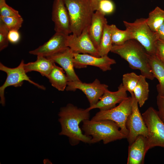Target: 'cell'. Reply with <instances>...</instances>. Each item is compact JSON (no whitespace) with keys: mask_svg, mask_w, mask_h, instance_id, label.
Wrapping results in <instances>:
<instances>
[{"mask_svg":"<svg viewBox=\"0 0 164 164\" xmlns=\"http://www.w3.org/2000/svg\"><path fill=\"white\" fill-rule=\"evenodd\" d=\"M89 111L71 104L60 108L58 115L61 130L59 134L68 137L71 145H76L80 142L92 144L91 137L83 134L79 127L81 122L89 119Z\"/></svg>","mask_w":164,"mask_h":164,"instance_id":"obj_1","label":"cell"},{"mask_svg":"<svg viewBox=\"0 0 164 164\" xmlns=\"http://www.w3.org/2000/svg\"><path fill=\"white\" fill-rule=\"evenodd\" d=\"M111 52L126 61L132 69L139 70L146 78L152 80L155 78L149 63V54L137 40L130 39L122 45H113Z\"/></svg>","mask_w":164,"mask_h":164,"instance_id":"obj_2","label":"cell"},{"mask_svg":"<svg viewBox=\"0 0 164 164\" xmlns=\"http://www.w3.org/2000/svg\"><path fill=\"white\" fill-rule=\"evenodd\" d=\"M82 130L84 134L91 138L92 144L102 140L104 144L127 138L118 125L109 120L83 121Z\"/></svg>","mask_w":164,"mask_h":164,"instance_id":"obj_3","label":"cell"},{"mask_svg":"<svg viewBox=\"0 0 164 164\" xmlns=\"http://www.w3.org/2000/svg\"><path fill=\"white\" fill-rule=\"evenodd\" d=\"M70 19L72 34L79 36L89 29L95 12L90 0H63Z\"/></svg>","mask_w":164,"mask_h":164,"instance_id":"obj_4","label":"cell"},{"mask_svg":"<svg viewBox=\"0 0 164 164\" xmlns=\"http://www.w3.org/2000/svg\"><path fill=\"white\" fill-rule=\"evenodd\" d=\"M123 22L126 29L131 34L132 39L139 43L149 55H155L158 39L156 32L152 31L148 25L146 19H138L133 22L125 21Z\"/></svg>","mask_w":164,"mask_h":164,"instance_id":"obj_5","label":"cell"},{"mask_svg":"<svg viewBox=\"0 0 164 164\" xmlns=\"http://www.w3.org/2000/svg\"><path fill=\"white\" fill-rule=\"evenodd\" d=\"M142 115L148 131L146 152L156 146L164 148V123L159 118L157 111L151 107Z\"/></svg>","mask_w":164,"mask_h":164,"instance_id":"obj_6","label":"cell"},{"mask_svg":"<svg viewBox=\"0 0 164 164\" xmlns=\"http://www.w3.org/2000/svg\"><path fill=\"white\" fill-rule=\"evenodd\" d=\"M132 111V98L131 96L128 97L118 106L112 108L100 110L91 120L93 121L109 120L114 121L118 125L121 131L127 137L128 132L126 127V122Z\"/></svg>","mask_w":164,"mask_h":164,"instance_id":"obj_7","label":"cell"},{"mask_svg":"<svg viewBox=\"0 0 164 164\" xmlns=\"http://www.w3.org/2000/svg\"><path fill=\"white\" fill-rule=\"evenodd\" d=\"M24 61L22 60L18 66L12 68L5 66L1 63H0V70L5 72L7 74L5 81L0 87V102L2 106H4L5 104V90L8 87H19L22 85L24 81H26L41 89L45 90L44 86L31 80L27 75L24 69Z\"/></svg>","mask_w":164,"mask_h":164,"instance_id":"obj_8","label":"cell"},{"mask_svg":"<svg viewBox=\"0 0 164 164\" xmlns=\"http://www.w3.org/2000/svg\"><path fill=\"white\" fill-rule=\"evenodd\" d=\"M131 94L132 98V111L126 122V127L128 132L126 138L129 145L139 135L146 137L148 133L147 128L138 109V101L133 93Z\"/></svg>","mask_w":164,"mask_h":164,"instance_id":"obj_9","label":"cell"},{"mask_svg":"<svg viewBox=\"0 0 164 164\" xmlns=\"http://www.w3.org/2000/svg\"><path fill=\"white\" fill-rule=\"evenodd\" d=\"M108 86L101 84L97 79L92 83H86L80 81L68 82L66 89L74 91L77 89L82 91L86 95L90 104V107L95 104L103 95Z\"/></svg>","mask_w":164,"mask_h":164,"instance_id":"obj_10","label":"cell"},{"mask_svg":"<svg viewBox=\"0 0 164 164\" xmlns=\"http://www.w3.org/2000/svg\"><path fill=\"white\" fill-rule=\"evenodd\" d=\"M88 29H85L79 36L73 34L68 35L67 46L73 53L88 54L101 57L89 36Z\"/></svg>","mask_w":164,"mask_h":164,"instance_id":"obj_11","label":"cell"},{"mask_svg":"<svg viewBox=\"0 0 164 164\" xmlns=\"http://www.w3.org/2000/svg\"><path fill=\"white\" fill-rule=\"evenodd\" d=\"M52 19L55 32L68 35L72 33L68 12L63 0H54L52 6Z\"/></svg>","mask_w":164,"mask_h":164,"instance_id":"obj_12","label":"cell"},{"mask_svg":"<svg viewBox=\"0 0 164 164\" xmlns=\"http://www.w3.org/2000/svg\"><path fill=\"white\" fill-rule=\"evenodd\" d=\"M67 36L62 33L55 32L46 42L29 53L32 55L46 57L57 53L68 47L67 44Z\"/></svg>","mask_w":164,"mask_h":164,"instance_id":"obj_13","label":"cell"},{"mask_svg":"<svg viewBox=\"0 0 164 164\" xmlns=\"http://www.w3.org/2000/svg\"><path fill=\"white\" fill-rule=\"evenodd\" d=\"M74 67L77 68L92 66L99 68L103 71L111 70V66L115 64V60L108 56L97 57L88 54L73 53Z\"/></svg>","mask_w":164,"mask_h":164,"instance_id":"obj_14","label":"cell"},{"mask_svg":"<svg viewBox=\"0 0 164 164\" xmlns=\"http://www.w3.org/2000/svg\"><path fill=\"white\" fill-rule=\"evenodd\" d=\"M127 91L122 83L119 85L118 90L116 91H111L108 89L95 104L86 109L90 111L95 108H98L100 110L112 108L115 107L116 104H120L128 97Z\"/></svg>","mask_w":164,"mask_h":164,"instance_id":"obj_15","label":"cell"},{"mask_svg":"<svg viewBox=\"0 0 164 164\" xmlns=\"http://www.w3.org/2000/svg\"><path fill=\"white\" fill-rule=\"evenodd\" d=\"M73 53L68 47L57 53L46 57L61 67L66 73L68 82L81 81L74 70Z\"/></svg>","mask_w":164,"mask_h":164,"instance_id":"obj_16","label":"cell"},{"mask_svg":"<svg viewBox=\"0 0 164 164\" xmlns=\"http://www.w3.org/2000/svg\"><path fill=\"white\" fill-rule=\"evenodd\" d=\"M146 138L139 135L129 145L127 164H143L146 153Z\"/></svg>","mask_w":164,"mask_h":164,"instance_id":"obj_17","label":"cell"},{"mask_svg":"<svg viewBox=\"0 0 164 164\" xmlns=\"http://www.w3.org/2000/svg\"><path fill=\"white\" fill-rule=\"evenodd\" d=\"M105 16L98 10L95 11L88 29L89 36L97 50L104 27L108 24Z\"/></svg>","mask_w":164,"mask_h":164,"instance_id":"obj_18","label":"cell"},{"mask_svg":"<svg viewBox=\"0 0 164 164\" xmlns=\"http://www.w3.org/2000/svg\"><path fill=\"white\" fill-rule=\"evenodd\" d=\"M54 63L45 56H38L35 61L24 63V67L26 73L37 71L42 76L47 77L52 70Z\"/></svg>","mask_w":164,"mask_h":164,"instance_id":"obj_19","label":"cell"},{"mask_svg":"<svg viewBox=\"0 0 164 164\" xmlns=\"http://www.w3.org/2000/svg\"><path fill=\"white\" fill-rule=\"evenodd\" d=\"M149 63L152 73L159 81L156 86L158 94L164 95V63L155 55H149Z\"/></svg>","mask_w":164,"mask_h":164,"instance_id":"obj_20","label":"cell"},{"mask_svg":"<svg viewBox=\"0 0 164 164\" xmlns=\"http://www.w3.org/2000/svg\"><path fill=\"white\" fill-rule=\"evenodd\" d=\"M64 70L54 63L50 73L47 77L52 86L59 91H63L67 85L68 79Z\"/></svg>","mask_w":164,"mask_h":164,"instance_id":"obj_21","label":"cell"},{"mask_svg":"<svg viewBox=\"0 0 164 164\" xmlns=\"http://www.w3.org/2000/svg\"><path fill=\"white\" fill-rule=\"evenodd\" d=\"M146 78L144 76L140 75L139 79L133 91L135 97L140 107H142L144 105L149 97V85Z\"/></svg>","mask_w":164,"mask_h":164,"instance_id":"obj_22","label":"cell"},{"mask_svg":"<svg viewBox=\"0 0 164 164\" xmlns=\"http://www.w3.org/2000/svg\"><path fill=\"white\" fill-rule=\"evenodd\" d=\"M111 25L106 24L104 28L97 50L100 56H108L113 46Z\"/></svg>","mask_w":164,"mask_h":164,"instance_id":"obj_23","label":"cell"},{"mask_svg":"<svg viewBox=\"0 0 164 164\" xmlns=\"http://www.w3.org/2000/svg\"><path fill=\"white\" fill-rule=\"evenodd\" d=\"M164 22V10L158 6L151 12L146 19L147 23L151 29L156 32Z\"/></svg>","mask_w":164,"mask_h":164,"instance_id":"obj_24","label":"cell"},{"mask_svg":"<svg viewBox=\"0 0 164 164\" xmlns=\"http://www.w3.org/2000/svg\"><path fill=\"white\" fill-rule=\"evenodd\" d=\"M111 27L113 45H122L127 41L132 39L131 34L127 29L124 30H120L114 24L111 25Z\"/></svg>","mask_w":164,"mask_h":164,"instance_id":"obj_25","label":"cell"},{"mask_svg":"<svg viewBox=\"0 0 164 164\" xmlns=\"http://www.w3.org/2000/svg\"><path fill=\"white\" fill-rule=\"evenodd\" d=\"M140 77V75L134 72L125 73L122 77V85L126 90L131 94L133 93Z\"/></svg>","mask_w":164,"mask_h":164,"instance_id":"obj_26","label":"cell"},{"mask_svg":"<svg viewBox=\"0 0 164 164\" xmlns=\"http://www.w3.org/2000/svg\"><path fill=\"white\" fill-rule=\"evenodd\" d=\"M0 20L4 24L9 31L19 30L23 22L21 16L5 17L0 16Z\"/></svg>","mask_w":164,"mask_h":164,"instance_id":"obj_27","label":"cell"},{"mask_svg":"<svg viewBox=\"0 0 164 164\" xmlns=\"http://www.w3.org/2000/svg\"><path fill=\"white\" fill-rule=\"evenodd\" d=\"M115 10V6L111 0H102L100 2L97 10L104 15L113 13Z\"/></svg>","mask_w":164,"mask_h":164,"instance_id":"obj_28","label":"cell"},{"mask_svg":"<svg viewBox=\"0 0 164 164\" xmlns=\"http://www.w3.org/2000/svg\"><path fill=\"white\" fill-rule=\"evenodd\" d=\"M9 30L3 22L0 20V50L2 51L8 46V34Z\"/></svg>","mask_w":164,"mask_h":164,"instance_id":"obj_29","label":"cell"},{"mask_svg":"<svg viewBox=\"0 0 164 164\" xmlns=\"http://www.w3.org/2000/svg\"><path fill=\"white\" fill-rule=\"evenodd\" d=\"M21 16L19 11L7 3L0 6V16L8 17Z\"/></svg>","mask_w":164,"mask_h":164,"instance_id":"obj_30","label":"cell"},{"mask_svg":"<svg viewBox=\"0 0 164 164\" xmlns=\"http://www.w3.org/2000/svg\"><path fill=\"white\" fill-rule=\"evenodd\" d=\"M157 103L158 108V114L164 123V95L158 94L157 97Z\"/></svg>","mask_w":164,"mask_h":164,"instance_id":"obj_31","label":"cell"},{"mask_svg":"<svg viewBox=\"0 0 164 164\" xmlns=\"http://www.w3.org/2000/svg\"><path fill=\"white\" fill-rule=\"evenodd\" d=\"M155 55L164 63V41L159 39L157 41Z\"/></svg>","mask_w":164,"mask_h":164,"instance_id":"obj_32","label":"cell"},{"mask_svg":"<svg viewBox=\"0 0 164 164\" xmlns=\"http://www.w3.org/2000/svg\"><path fill=\"white\" fill-rule=\"evenodd\" d=\"M18 31L15 30L9 31L8 39L9 42L14 44L19 41L20 39V35Z\"/></svg>","mask_w":164,"mask_h":164,"instance_id":"obj_33","label":"cell"},{"mask_svg":"<svg viewBox=\"0 0 164 164\" xmlns=\"http://www.w3.org/2000/svg\"><path fill=\"white\" fill-rule=\"evenodd\" d=\"M155 32L158 39L164 41V22Z\"/></svg>","mask_w":164,"mask_h":164,"instance_id":"obj_34","label":"cell"},{"mask_svg":"<svg viewBox=\"0 0 164 164\" xmlns=\"http://www.w3.org/2000/svg\"><path fill=\"white\" fill-rule=\"evenodd\" d=\"M93 7L95 11L98 9L99 3L102 0H90Z\"/></svg>","mask_w":164,"mask_h":164,"instance_id":"obj_35","label":"cell"},{"mask_svg":"<svg viewBox=\"0 0 164 164\" xmlns=\"http://www.w3.org/2000/svg\"><path fill=\"white\" fill-rule=\"evenodd\" d=\"M44 164H52L51 162L48 159H45L43 160Z\"/></svg>","mask_w":164,"mask_h":164,"instance_id":"obj_36","label":"cell"},{"mask_svg":"<svg viewBox=\"0 0 164 164\" xmlns=\"http://www.w3.org/2000/svg\"><path fill=\"white\" fill-rule=\"evenodd\" d=\"M6 3V0H0V6Z\"/></svg>","mask_w":164,"mask_h":164,"instance_id":"obj_37","label":"cell"}]
</instances>
